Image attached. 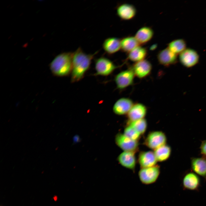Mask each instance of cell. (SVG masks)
Listing matches in <instances>:
<instances>
[{
	"label": "cell",
	"mask_w": 206,
	"mask_h": 206,
	"mask_svg": "<svg viewBox=\"0 0 206 206\" xmlns=\"http://www.w3.org/2000/svg\"><path fill=\"white\" fill-rule=\"evenodd\" d=\"M179 59L184 66L190 68L197 63L199 56L195 50L191 48H186L179 54Z\"/></svg>",
	"instance_id": "cell-7"
},
{
	"label": "cell",
	"mask_w": 206,
	"mask_h": 206,
	"mask_svg": "<svg viewBox=\"0 0 206 206\" xmlns=\"http://www.w3.org/2000/svg\"><path fill=\"white\" fill-rule=\"evenodd\" d=\"M133 105V102L130 99L121 98L118 100L114 104L113 111L115 114L118 115L127 114Z\"/></svg>",
	"instance_id": "cell-13"
},
{
	"label": "cell",
	"mask_w": 206,
	"mask_h": 206,
	"mask_svg": "<svg viewBox=\"0 0 206 206\" xmlns=\"http://www.w3.org/2000/svg\"><path fill=\"white\" fill-rule=\"evenodd\" d=\"M138 161L141 168L154 166L157 161L154 152L152 151L141 152L139 155Z\"/></svg>",
	"instance_id": "cell-16"
},
{
	"label": "cell",
	"mask_w": 206,
	"mask_h": 206,
	"mask_svg": "<svg viewBox=\"0 0 206 206\" xmlns=\"http://www.w3.org/2000/svg\"><path fill=\"white\" fill-rule=\"evenodd\" d=\"M134 76L131 68L119 73L114 78L117 88L120 90H122L132 85Z\"/></svg>",
	"instance_id": "cell-6"
},
{
	"label": "cell",
	"mask_w": 206,
	"mask_h": 206,
	"mask_svg": "<svg viewBox=\"0 0 206 206\" xmlns=\"http://www.w3.org/2000/svg\"><path fill=\"white\" fill-rule=\"evenodd\" d=\"M95 76H108L111 74L117 68V66L109 59L101 57L95 61Z\"/></svg>",
	"instance_id": "cell-3"
},
{
	"label": "cell",
	"mask_w": 206,
	"mask_h": 206,
	"mask_svg": "<svg viewBox=\"0 0 206 206\" xmlns=\"http://www.w3.org/2000/svg\"><path fill=\"white\" fill-rule=\"evenodd\" d=\"M128 125L134 128L142 134H144L146 130L147 123L146 119L144 118L129 122Z\"/></svg>",
	"instance_id": "cell-24"
},
{
	"label": "cell",
	"mask_w": 206,
	"mask_h": 206,
	"mask_svg": "<svg viewBox=\"0 0 206 206\" xmlns=\"http://www.w3.org/2000/svg\"><path fill=\"white\" fill-rule=\"evenodd\" d=\"M166 137L161 131H154L149 134L145 139L144 144L149 148L155 150L166 144Z\"/></svg>",
	"instance_id": "cell-5"
},
{
	"label": "cell",
	"mask_w": 206,
	"mask_h": 206,
	"mask_svg": "<svg viewBox=\"0 0 206 206\" xmlns=\"http://www.w3.org/2000/svg\"><path fill=\"white\" fill-rule=\"evenodd\" d=\"M118 16L121 19L128 20L133 18L136 13V10L133 5L123 3L119 5L116 9Z\"/></svg>",
	"instance_id": "cell-12"
},
{
	"label": "cell",
	"mask_w": 206,
	"mask_h": 206,
	"mask_svg": "<svg viewBox=\"0 0 206 206\" xmlns=\"http://www.w3.org/2000/svg\"><path fill=\"white\" fill-rule=\"evenodd\" d=\"M192 170L196 173L206 179V158H193L191 161Z\"/></svg>",
	"instance_id": "cell-18"
},
{
	"label": "cell",
	"mask_w": 206,
	"mask_h": 206,
	"mask_svg": "<svg viewBox=\"0 0 206 206\" xmlns=\"http://www.w3.org/2000/svg\"><path fill=\"white\" fill-rule=\"evenodd\" d=\"M123 134L130 139L136 141H137L141 135L136 130L129 125L125 128Z\"/></svg>",
	"instance_id": "cell-25"
},
{
	"label": "cell",
	"mask_w": 206,
	"mask_h": 206,
	"mask_svg": "<svg viewBox=\"0 0 206 206\" xmlns=\"http://www.w3.org/2000/svg\"><path fill=\"white\" fill-rule=\"evenodd\" d=\"M73 53H61L53 59L50 64V69L55 76L64 77L71 73L72 67Z\"/></svg>",
	"instance_id": "cell-2"
},
{
	"label": "cell",
	"mask_w": 206,
	"mask_h": 206,
	"mask_svg": "<svg viewBox=\"0 0 206 206\" xmlns=\"http://www.w3.org/2000/svg\"><path fill=\"white\" fill-rule=\"evenodd\" d=\"M102 46L107 54H114L121 49V40L116 37L108 38L104 41Z\"/></svg>",
	"instance_id": "cell-17"
},
{
	"label": "cell",
	"mask_w": 206,
	"mask_h": 206,
	"mask_svg": "<svg viewBox=\"0 0 206 206\" xmlns=\"http://www.w3.org/2000/svg\"><path fill=\"white\" fill-rule=\"evenodd\" d=\"M182 184L185 189L197 191L199 190L201 185L200 179L195 173L189 172L183 177Z\"/></svg>",
	"instance_id": "cell-10"
},
{
	"label": "cell",
	"mask_w": 206,
	"mask_h": 206,
	"mask_svg": "<svg viewBox=\"0 0 206 206\" xmlns=\"http://www.w3.org/2000/svg\"><path fill=\"white\" fill-rule=\"evenodd\" d=\"M200 148L201 154L206 157V140L202 142Z\"/></svg>",
	"instance_id": "cell-26"
},
{
	"label": "cell",
	"mask_w": 206,
	"mask_h": 206,
	"mask_svg": "<svg viewBox=\"0 0 206 206\" xmlns=\"http://www.w3.org/2000/svg\"><path fill=\"white\" fill-rule=\"evenodd\" d=\"M146 112V108L143 104L140 103L134 104L127 114L129 122L144 118Z\"/></svg>",
	"instance_id": "cell-14"
},
{
	"label": "cell",
	"mask_w": 206,
	"mask_h": 206,
	"mask_svg": "<svg viewBox=\"0 0 206 206\" xmlns=\"http://www.w3.org/2000/svg\"><path fill=\"white\" fill-rule=\"evenodd\" d=\"M171 150V147L165 144L154 150V152L157 161L162 162L169 158Z\"/></svg>",
	"instance_id": "cell-22"
},
{
	"label": "cell",
	"mask_w": 206,
	"mask_h": 206,
	"mask_svg": "<svg viewBox=\"0 0 206 206\" xmlns=\"http://www.w3.org/2000/svg\"><path fill=\"white\" fill-rule=\"evenodd\" d=\"M117 145L124 151L135 152L138 149V143L137 141L132 140L124 134L119 133L115 139Z\"/></svg>",
	"instance_id": "cell-8"
},
{
	"label": "cell",
	"mask_w": 206,
	"mask_h": 206,
	"mask_svg": "<svg viewBox=\"0 0 206 206\" xmlns=\"http://www.w3.org/2000/svg\"><path fill=\"white\" fill-rule=\"evenodd\" d=\"M160 167L157 165L147 168H141L138 173L140 181L145 184L152 183L157 180L160 174Z\"/></svg>",
	"instance_id": "cell-4"
},
{
	"label": "cell",
	"mask_w": 206,
	"mask_h": 206,
	"mask_svg": "<svg viewBox=\"0 0 206 206\" xmlns=\"http://www.w3.org/2000/svg\"><path fill=\"white\" fill-rule=\"evenodd\" d=\"M185 41L182 39L174 40L168 44V48L172 52L177 54H180L186 48Z\"/></svg>",
	"instance_id": "cell-23"
},
{
	"label": "cell",
	"mask_w": 206,
	"mask_h": 206,
	"mask_svg": "<svg viewBox=\"0 0 206 206\" xmlns=\"http://www.w3.org/2000/svg\"><path fill=\"white\" fill-rule=\"evenodd\" d=\"M97 52L92 54L84 53L80 47L73 53L71 82L74 83L82 80L89 69L92 60Z\"/></svg>",
	"instance_id": "cell-1"
},
{
	"label": "cell",
	"mask_w": 206,
	"mask_h": 206,
	"mask_svg": "<svg viewBox=\"0 0 206 206\" xmlns=\"http://www.w3.org/2000/svg\"><path fill=\"white\" fill-rule=\"evenodd\" d=\"M128 54V59L136 62L144 60L147 55V51L146 48L139 45Z\"/></svg>",
	"instance_id": "cell-20"
},
{
	"label": "cell",
	"mask_w": 206,
	"mask_h": 206,
	"mask_svg": "<svg viewBox=\"0 0 206 206\" xmlns=\"http://www.w3.org/2000/svg\"><path fill=\"white\" fill-rule=\"evenodd\" d=\"M135 152L124 151L118 157L120 163L123 166L130 169H134L136 164Z\"/></svg>",
	"instance_id": "cell-15"
},
{
	"label": "cell",
	"mask_w": 206,
	"mask_h": 206,
	"mask_svg": "<svg viewBox=\"0 0 206 206\" xmlns=\"http://www.w3.org/2000/svg\"><path fill=\"white\" fill-rule=\"evenodd\" d=\"M154 34L153 30L151 28L144 26L137 31L134 37L141 45L149 41L152 38Z\"/></svg>",
	"instance_id": "cell-19"
},
{
	"label": "cell",
	"mask_w": 206,
	"mask_h": 206,
	"mask_svg": "<svg viewBox=\"0 0 206 206\" xmlns=\"http://www.w3.org/2000/svg\"><path fill=\"white\" fill-rule=\"evenodd\" d=\"M159 62L165 66L173 64L177 62V55L168 47L160 51L157 55Z\"/></svg>",
	"instance_id": "cell-11"
},
{
	"label": "cell",
	"mask_w": 206,
	"mask_h": 206,
	"mask_svg": "<svg viewBox=\"0 0 206 206\" xmlns=\"http://www.w3.org/2000/svg\"><path fill=\"white\" fill-rule=\"evenodd\" d=\"M140 45L134 36L126 37L121 40V49L128 53Z\"/></svg>",
	"instance_id": "cell-21"
},
{
	"label": "cell",
	"mask_w": 206,
	"mask_h": 206,
	"mask_svg": "<svg viewBox=\"0 0 206 206\" xmlns=\"http://www.w3.org/2000/svg\"><path fill=\"white\" fill-rule=\"evenodd\" d=\"M131 68L135 76L142 79L146 77L150 74L152 66L149 61L144 59L135 62Z\"/></svg>",
	"instance_id": "cell-9"
}]
</instances>
